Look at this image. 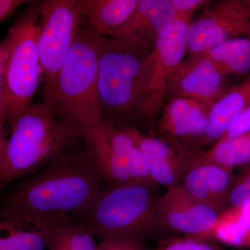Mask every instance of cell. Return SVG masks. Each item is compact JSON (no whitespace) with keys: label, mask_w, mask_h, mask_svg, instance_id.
<instances>
[{"label":"cell","mask_w":250,"mask_h":250,"mask_svg":"<svg viewBox=\"0 0 250 250\" xmlns=\"http://www.w3.org/2000/svg\"><path fill=\"white\" fill-rule=\"evenodd\" d=\"M250 131V106L242 112L229 126L221 139H231ZM219 139V140H220Z\"/></svg>","instance_id":"484cf974"},{"label":"cell","mask_w":250,"mask_h":250,"mask_svg":"<svg viewBox=\"0 0 250 250\" xmlns=\"http://www.w3.org/2000/svg\"><path fill=\"white\" fill-rule=\"evenodd\" d=\"M154 188L108 184L89 207L72 220L104 241L112 238L143 240L161 231Z\"/></svg>","instance_id":"5b68a950"},{"label":"cell","mask_w":250,"mask_h":250,"mask_svg":"<svg viewBox=\"0 0 250 250\" xmlns=\"http://www.w3.org/2000/svg\"><path fill=\"white\" fill-rule=\"evenodd\" d=\"M250 205V164L233 180L225 207L229 211L238 213Z\"/></svg>","instance_id":"603a6c76"},{"label":"cell","mask_w":250,"mask_h":250,"mask_svg":"<svg viewBox=\"0 0 250 250\" xmlns=\"http://www.w3.org/2000/svg\"><path fill=\"white\" fill-rule=\"evenodd\" d=\"M233 180L231 169L190 158L177 185L197 201L219 210L225 207Z\"/></svg>","instance_id":"9a60e30c"},{"label":"cell","mask_w":250,"mask_h":250,"mask_svg":"<svg viewBox=\"0 0 250 250\" xmlns=\"http://www.w3.org/2000/svg\"><path fill=\"white\" fill-rule=\"evenodd\" d=\"M100 173L108 184L158 187L144 156L125 130L102 118L83 136Z\"/></svg>","instance_id":"52a82bcc"},{"label":"cell","mask_w":250,"mask_h":250,"mask_svg":"<svg viewBox=\"0 0 250 250\" xmlns=\"http://www.w3.org/2000/svg\"><path fill=\"white\" fill-rule=\"evenodd\" d=\"M179 18L171 0H139L134 15L111 37L149 53L159 36Z\"/></svg>","instance_id":"5bb4252c"},{"label":"cell","mask_w":250,"mask_h":250,"mask_svg":"<svg viewBox=\"0 0 250 250\" xmlns=\"http://www.w3.org/2000/svg\"><path fill=\"white\" fill-rule=\"evenodd\" d=\"M40 1H31L0 43V132L32 104L42 73L37 48Z\"/></svg>","instance_id":"277c9868"},{"label":"cell","mask_w":250,"mask_h":250,"mask_svg":"<svg viewBox=\"0 0 250 250\" xmlns=\"http://www.w3.org/2000/svg\"><path fill=\"white\" fill-rule=\"evenodd\" d=\"M218 246L204 238H173L163 242L153 250H212Z\"/></svg>","instance_id":"cb8c5ba5"},{"label":"cell","mask_w":250,"mask_h":250,"mask_svg":"<svg viewBox=\"0 0 250 250\" xmlns=\"http://www.w3.org/2000/svg\"><path fill=\"white\" fill-rule=\"evenodd\" d=\"M83 22L96 34L111 36L128 22L139 0H80Z\"/></svg>","instance_id":"ac0fdd59"},{"label":"cell","mask_w":250,"mask_h":250,"mask_svg":"<svg viewBox=\"0 0 250 250\" xmlns=\"http://www.w3.org/2000/svg\"><path fill=\"white\" fill-rule=\"evenodd\" d=\"M101 36L84 22L55 79L42 85V103L81 139L103 118L98 90Z\"/></svg>","instance_id":"7a4b0ae2"},{"label":"cell","mask_w":250,"mask_h":250,"mask_svg":"<svg viewBox=\"0 0 250 250\" xmlns=\"http://www.w3.org/2000/svg\"><path fill=\"white\" fill-rule=\"evenodd\" d=\"M213 104L191 99H169L156 125V133L190 159L200 154V146H205Z\"/></svg>","instance_id":"8fae6325"},{"label":"cell","mask_w":250,"mask_h":250,"mask_svg":"<svg viewBox=\"0 0 250 250\" xmlns=\"http://www.w3.org/2000/svg\"><path fill=\"white\" fill-rule=\"evenodd\" d=\"M212 250H222L220 249V248H219L218 246H217L216 248H214V249Z\"/></svg>","instance_id":"f1b7e54d"},{"label":"cell","mask_w":250,"mask_h":250,"mask_svg":"<svg viewBox=\"0 0 250 250\" xmlns=\"http://www.w3.org/2000/svg\"><path fill=\"white\" fill-rule=\"evenodd\" d=\"M96 250H149L142 240L133 238H112L102 241Z\"/></svg>","instance_id":"d4e9b609"},{"label":"cell","mask_w":250,"mask_h":250,"mask_svg":"<svg viewBox=\"0 0 250 250\" xmlns=\"http://www.w3.org/2000/svg\"><path fill=\"white\" fill-rule=\"evenodd\" d=\"M64 218H0V250H45L54 224Z\"/></svg>","instance_id":"e0dca14e"},{"label":"cell","mask_w":250,"mask_h":250,"mask_svg":"<svg viewBox=\"0 0 250 250\" xmlns=\"http://www.w3.org/2000/svg\"><path fill=\"white\" fill-rule=\"evenodd\" d=\"M80 136L43 103L33 104L9 137L0 136V185L38 172L78 146Z\"/></svg>","instance_id":"3957f363"},{"label":"cell","mask_w":250,"mask_h":250,"mask_svg":"<svg viewBox=\"0 0 250 250\" xmlns=\"http://www.w3.org/2000/svg\"><path fill=\"white\" fill-rule=\"evenodd\" d=\"M39 12L37 48L43 85H48L65 62L83 20L80 0H44Z\"/></svg>","instance_id":"9c48e42d"},{"label":"cell","mask_w":250,"mask_h":250,"mask_svg":"<svg viewBox=\"0 0 250 250\" xmlns=\"http://www.w3.org/2000/svg\"><path fill=\"white\" fill-rule=\"evenodd\" d=\"M191 159L231 170L238 166L250 165V131L231 139L218 140L209 150L200 152Z\"/></svg>","instance_id":"44dd1931"},{"label":"cell","mask_w":250,"mask_h":250,"mask_svg":"<svg viewBox=\"0 0 250 250\" xmlns=\"http://www.w3.org/2000/svg\"><path fill=\"white\" fill-rule=\"evenodd\" d=\"M224 80L225 76L206 54H189L171 77L167 99H191L215 104L229 90Z\"/></svg>","instance_id":"4fadbf2b"},{"label":"cell","mask_w":250,"mask_h":250,"mask_svg":"<svg viewBox=\"0 0 250 250\" xmlns=\"http://www.w3.org/2000/svg\"><path fill=\"white\" fill-rule=\"evenodd\" d=\"M192 16H179L159 36L147 61V77L136 121L153 124L165 105L171 77L187 52V33Z\"/></svg>","instance_id":"ba28073f"},{"label":"cell","mask_w":250,"mask_h":250,"mask_svg":"<svg viewBox=\"0 0 250 250\" xmlns=\"http://www.w3.org/2000/svg\"><path fill=\"white\" fill-rule=\"evenodd\" d=\"M157 217L161 231L190 236L213 231L221 220L218 210L197 201L179 185L159 197Z\"/></svg>","instance_id":"7c38bea8"},{"label":"cell","mask_w":250,"mask_h":250,"mask_svg":"<svg viewBox=\"0 0 250 250\" xmlns=\"http://www.w3.org/2000/svg\"><path fill=\"white\" fill-rule=\"evenodd\" d=\"M108 185L86 146L72 148L1 197V218L45 219L82 213Z\"/></svg>","instance_id":"6da1fadb"},{"label":"cell","mask_w":250,"mask_h":250,"mask_svg":"<svg viewBox=\"0 0 250 250\" xmlns=\"http://www.w3.org/2000/svg\"><path fill=\"white\" fill-rule=\"evenodd\" d=\"M27 0H0V22L6 21L22 5L29 4Z\"/></svg>","instance_id":"83f0119b"},{"label":"cell","mask_w":250,"mask_h":250,"mask_svg":"<svg viewBox=\"0 0 250 250\" xmlns=\"http://www.w3.org/2000/svg\"><path fill=\"white\" fill-rule=\"evenodd\" d=\"M250 106V77L229 89L210 108L205 146L216 143L229 126Z\"/></svg>","instance_id":"d6986e66"},{"label":"cell","mask_w":250,"mask_h":250,"mask_svg":"<svg viewBox=\"0 0 250 250\" xmlns=\"http://www.w3.org/2000/svg\"><path fill=\"white\" fill-rule=\"evenodd\" d=\"M179 16H192L196 10L210 2L205 0H171Z\"/></svg>","instance_id":"4316f807"},{"label":"cell","mask_w":250,"mask_h":250,"mask_svg":"<svg viewBox=\"0 0 250 250\" xmlns=\"http://www.w3.org/2000/svg\"><path fill=\"white\" fill-rule=\"evenodd\" d=\"M250 38V1L227 0L205 6L187 33L189 54H204L225 41Z\"/></svg>","instance_id":"30bf717a"},{"label":"cell","mask_w":250,"mask_h":250,"mask_svg":"<svg viewBox=\"0 0 250 250\" xmlns=\"http://www.w3.org/2000/svg\"><path fill=\"white\" fill-rule=\"evenodd\" d=\"M122 129L131 136L142 152L157 186L169 188L178 184L188 158L181 154L170 143L160 138L146 136L134 126Z\"/></svg>","instance_id":"2e32d148"},{"label":"cell","mask_w":250,"mask_h":250,"mask_svg":"<svg viewBox=\"0 0 250 250\" xmlns=\"http://www.w3.org/2000/svg\"><path fill=\"white\" fill-rule=\"evenodd\" d=\"M95 234L69 216L57 222L47 241V250H96Z\"/></svg>","instance_id":"7402d4cb"},{"label":"cell","mask_w":250,"mask_h":250,"mask_svg":"<svg viewBox=\"0 0 250 250\" xmlns=\"http://www.w3.org/2000/svg\"><path fill=\"white\" fill-rule=\"evenodd\" d=\"M204 54L223 76L250 71V38L230 39Z\"/></svg>","instance_id":"ffe728a7"},{"label":"cell","mask_w":250,"mask_h":250,"mask_svg":"<svg viewBox=\"0 0 250 250\" xmlns=\"http://www.w3.org/2000/svg\"><path fill=\"white\" fill-rule=\"evenodd\" d=\"M98 90L103 118L121 129L136 121L147 77L149 53L101 36Z\"/></svg>","instance_id":"8992f818"}]
</instances>
